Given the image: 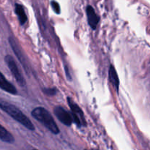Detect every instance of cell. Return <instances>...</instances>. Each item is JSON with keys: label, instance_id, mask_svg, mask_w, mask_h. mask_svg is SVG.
<instances>
[{"label": "cell", "instance_id": "6da1fadb", "mask_svg": "<svg viewBox=\"0 0 150 150\" xmlns=\"http://www.w3.org/2000/svg\"><path fill=\"white\" fill-rule=\"evenodd\" d=\"M0 108L2 111H4L8 115H10L13 120H15L24 126L28 130H35V126L32 124L31 120L23 113H22V111L19 108L15 106L14 105L9 103L6 101L1 100L0 102Z\"/></svg>", "mask_w": 150, "mask_h": 150}, {"label": "cell", "instance_id": "7a4b0ae2", "mask_svg": "<svg viewBox=\"0 0 150 150\" xmlns=\"http://www.w3.org/2000/svg\"><path fill=\"white\" fill-rule=\"evenodd\" d=\"M32 116L33 118L43 125L51 133L55 135L59 133V129L58 128V126L54 121L52 115L45 108L37 107L32 111Z\"/></svg>", "mask_w": 150, "mask_h": 150}, {"label": "cell", "instance_id": "3957f363", "mask_svg": "<svg viewBox=\"0 0 150 150\" xmlns=\"http://www.w3.org/2000/svg\"><path fill=\"white\" fill-rule=\"evenodd\" d=\"M67 103H68L69 107L71 109L73 122L79 127H81V126H86L84 114H83V111L81 109L80 107L78 105V104H76L70 98H67Z\"/></svg>", "mask_w": 150, "mask_h": 150}, {"label": "cell", "instance_id": "277c9868", "mask_svg": "<svg viewBox=\"0 0 150 150\" xmlns=\"http://www.w3.org/2000/svg\"><path fill=\"white\" fill-rule=\"evenodd\" d=\"M4 61L7 63V67H9L10 72H11L12 74L13 75L16 81L18 83V84L20 85V86H24L25 85H26V81H25L24 78L22 76L21 72L19 71L18 67L14 59H13L10 55H7L4 57Z\"/></svg>", "mask_w": 150, "mask_h": 150}, {"label": "cell", "instance_id": "5b68a950", "mask_svg": "<svg viewBox=\"0 0 150 150\" xmlns=\"http://www.w3.org/2000/svg\"><path fill=\"white\" fill-rule=\"evenodd\" d=\"M54 112L57 118L64 125L71 126V125L73 124V119L72 114L68 112L63 107L57 105L54 108Z\"/></svg>", "mask_w": 150, "mask_h": 150}, {"label": "cell", "instance_id": "8992f818", "mask_svg": "<svg viewBox=\"0 0 150 150\" xmlns=\"http://www.w3.org/2000/svg\"><path fill=\"white\" fill-rule=\"evenodd\" d=\"M86 16H87L88 23L92 29H96L98 23L100 21V17L95 13V10L91 5H88L86 9Z\"/></svg>", "mask_w": 150, "mask_h": 150}, {"label": "cell", "instance_id": "52a82bcc", "mask_svg": "<svg viewBox=\"0 0 150 150\" xmlns=\"http://www.w3.org/2000/svg\"><path fill=\"white\" fill-rule=\"evenodd\" d=\"M9 42H10L11 48L13 50V51H14L15 54L16 55L17 58L18 59L19 61L21 62L22 65L26 68V62H25L24 57H23V53L21 52V50L20 47L18 46V45L17 42H16V40L14 39V38L10 37V38H9Z\"/></svg>", "mask_w": 150, "mask_h": 150}, {"label": "cell", "instance_id": "ba28073f", "mask_svg": "<svg viewBox=\"0 0 150 150\" xmlns=\"http://www.w3.org/2000/svg\"><path fill=\"white\" fill-rule=\"evenodd\" d=\"M0 87L2 90L12 94V95H16L17 94V89L14 86V85L8 81L4 78L2 73H0Z\"/></svg>", "mask_w": 150, "mask_h": 150}, {"label": "cell", "instance_id": "9c48e42d", "mask_svg": "<svg viewBox=\"0 0 150 150\" xmlns=\"http://www.w3.org/2000/svg\"><path fill=\"white\" fill-rule=\"evenodd\" d=\"M108 77H109L110 82L114 86L117 92H119V87H120V79H119L117 71L113 65H110L109 71H108Z\"/></svg>", "mask_w": 150, "mask_h": 150}, {"label": "cell", "instance_id": "30bf717a", "mask_svg": "<svg viewBox=\"0 0 150 150\" xmlns=\"http://www.w3.org/2000/svg\"><path fill=\"white\" fill-rule=\"evenodd\" d=\"M15 13L18 18V21L21 25H23L27 21V16L25 13L24 8L20 4H16L15 5Z\"/></svg>", "mask_w": 150, "mask_h": 150}, {"label": "cell", "instance_id": "8fae6325", "mask_svg": "<svg viewBox=\"0 0 150 150\" xmlns=\"http://www.w3.org/2000/svg\"><path fill=\"white\" fill-rule=\"evenodd\" d=\"M0 139L2 142H7V143L12 144L14 142L15 139L14 137L13 136V135L8 131V130H6L3 126L0 127Z\"/></svg>", "mask_w": 150, "mask_h": 150}, {"label": "cell", "instance_id": "7c38bea8", "mask_svg": "<svg viewBox=\"0 0 150 150\" xmlns=\"http://www.w3.org/2000/svg\"><path fill=\"white\" fill-rule=\"evenodd\" d=\"M51 5L52 7V9L57 14H60L61 13V9H60V5L57 1L55 0H52L51 1Z\"/></svg>", "mask_w": 150, "mask_h": 150}, {"label": "cell", "instance_id": "4fadbf2b", "mask_svg": "<svg viewBox=\"0 0 150 150\" xmlns=\"http://www.w3.org/2000/svg\"><path fill=\"white\" fill-rule=\"evenodd\" d=\"M42 91L45 95H48V96H53L57 93V89L55 88H46V89H42Z\"/></svg>", "mask_w": 150, "mask_h": 150}, {"label": "cell", "instance_id": "5bb4252c", "mask_svg": "<svg viewBox=\"0 0 150 150\" xmlns=\"http://www.w3.org/2000/svg\"><path fill=\"white\" fill-rule=\"evenodd\" d=\"M92 150H97V149H92Z\"/></svg>", "mask_w": 150, "mask_h": 150}, {"label": "cell", "instance_id": "9a60e30c", "mask_svg": "<svg viewBox=\"0 0 150 150\" xmlns=\"http://www.w3.org/2000/svg\"><path fill=\"white\" fill-rule=\"evenodd\" d=\"M33 150H37V149H33Z\"/></svg>", "mask_w": 150, "mask_h": 150}]
</instances>
